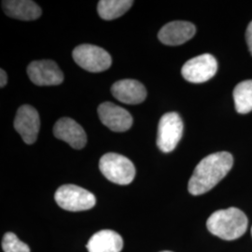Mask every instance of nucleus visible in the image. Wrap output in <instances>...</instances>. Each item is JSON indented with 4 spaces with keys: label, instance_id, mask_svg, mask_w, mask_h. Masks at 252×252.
I'll return each instance as SVG.
<instances>
[{
    "label": "nucleus",
    "instance_id": "nucleus-10",
    "mask_svg": "<svg viewBox=\"0 0 252 252\" xmlns=\"http://www.w3.org/2000/svg\"><path fill=\"white\" fill-rule=\"evenodd\" d=\"M97 111L102 124L113 132H126L133 126L132 115L111 102L102 103Z\"/></svg>",
    "mask_w": 252,
    "mask_h": 252
},
{
    "label": "nucleus",
    "instance_id": "nucleus-15",
    "mask_svg": "<svg viewBox=\"0 0 252 252\" xmlns=\"http://www.w3.org/2000/svg\"><path fill=\"white\" fill-rule=\"evenodd\" d=\"M2 8L9 17L22 21H34L42 14L36 3L29 0H6L2 2Z\"/></svg>",
    "mask_w": 252,
    "mask_h": 252
},
{
    "label": "nucleus",
    "instance_id": "nucleus-8",
    "mask_svg": "<svg viewBox=\"0 0 252 252\" xmlns=\"http://www.w3.org/2000/svg\"><path fill=\"white\" fill-rule=\"evenodd\" d=\"M27 75L30 81L37 86H55L63 81L62 70L52 60H40L29 63Z\"/></svg>",
    "mask_w": 252,
    "mask_h": 252
},
{
    "label": "nucleus",
    "instance_id": "nucleus-22",
    "mask_svg": "<svg viewBox=\"0 0 252 252\" xmlns=\"http://www.w3.org/2000/svg\"></svg>",
    "mask_w": 252,
    "mask_h": 252
},
{
    "label": "nucleus",
    "instance_id": "nucleus-13",
    "mask_svg": "<svg viewBox=\"0 0 252 252\" xmlns=\"http://www.w3.org/2000/svg\"><path fill=\"white\" fill-rule=\"evenodd\" d=\"M111 94L116 99L127 105L140 104L147 97L144 85L135 80L116 81L111 87Z\"/></svg>",
    "mask_w": 252,
    "mask_h": 252
},
{
    "label": "nucleus",
    "instance_id": "nucleus-1",
    "mask_svg": "<svg viewBox=\"0 0 252 252\" xmlns=\"http://www.w3.org/2000/svg\"><path fill=\"white\" fill-rule=\"evenodd\" d=\"M234 158L227 152L209 154L199 162L190 177L188 185L192 195L204 194L213 189L230 172Z\"/></svg>",
    "mask_w": 252,
    "mask_h": 252
},
{
    "label": "nucleus",
    "instance_id": "nucleus-6",
    "mask_svg": "<svg viewBox=\"0 0 252 252\" xmlns=\"http://www.w3.org/2000/svg\"><path fill=\"white\" fill-rule=\"evenodd\" d=\"M183 135V122L176 112H168L162 116L157 134V146L162 153L173 152Z\"/></svg>",
    "mask_w": 252,
    "mask_h": 252
},
{
    "label": "nucleus",
    "instance_id": "nucleus-7",
    "mask_svg": "<svg viewBox=\"0 0 252 252\" xmlns=\"http://www.w3.org/2000/svg\"><path fill=\"white\" fill-rule=\"evenodd\" d=\"M216 58L209 54H201L191 58L183 64L181 74L186 81L191 83H203L216 75Z\"/></svg>",
    "mask_w": 252,
    "mask_h": 252
},
{
    "label": "nucleus",
    "instance_id": "nucleus-9",
    "mask_svg": "<svg viewBox=\"0 0 252 252\" xmlns=\"http://www.w3.org/2000/svg\"><path fill=\"white\" fill-rule=\"evenodd\" d=\"M13 126L25 143L34 144L40 128V119L36 108L29 105L20 107L14 119Z\"/></svg>",
    "mask_w": 252,
    "mask_h": 252
},
{
    "label": "nucleus",
    "instance_id": "nucleus-4",
    "mask_svg": "<svg viewBox=\"0 0 252 252\" xmlns=\"http://www.w3.org/2000/svg\"><path fill=\"white\" fill-rule=\"evenodd\" d=\"M54 199L57 205L67 211H83L95 206V196L77 185L66 184L56 190Z\"/></svg>",
    "mask_w": 252,
    "mask_h": 252
},
{
    "label": "nucleus",
    "instance_id": "nucleus-2",
    "mask_svg": "<svg viewBox=\"0 0 252 252\" xmlns=\"http://www.w3.org/2000/svg\"><path fill=\"white\" fill-rule=\"evenodd\" d=\"M208 231L224 240L241 237L248 228V218L236 207L218 210L212 213L207 221Z\"/></svg>",
    "mask_w": 252,
    "mask_h": 252
},
{
    "label": "nucleus",
    "instance_id": "nucleus-19",
    "mask_svg": "<svg viewBox=\"0 0 252 252\" xmlns=\"http://www.w3.org/2000/svg\"><path fill=\"white\" fill-rule=\"evenodd\" d=\"M246 39H247V43L249 46V49H250V52L252 54V21L250 23L249 27L247 28V31H246Z\"/></svg>",
    "mask_w": 252,
    "mask_h": 252
},
{
    "label": "nucleus",
    "instance_id": "nucleus-20",
    "mask_svg": "<svg viewBox=\"0 0 252 252\" xmlns=\"http://www.w3.org/2000/svg\"><path fill=\"white\" fill-rule=\"evenodd\" d=\"M0 75H1V79H0V87L3 88L4 86H6L7 82H8V76H7V73L5 70L1 69L0 70Z\"/></svg>",
    "mask_w": 252,
    "mask_h": 252
},
{
    "label": "nucleus",
    "instance_id": "nucleus-16",
    "mask_svg": "<svg viewBox=\"0 0 252 252\" xmlns=\"http://www.w3.org/2000/svg\"><path fill=\"white\" fill-rule=\"evenodd\" d=\"M134 4L131 0H101L97 5L100 17L107 21L114 20L124 15Z\"/></svg>",
    "mask_w": 252,
    "mask_h": 252
},
{
    "label": "nucleus",
    "instance_id": "nucleus-18",
    "mask_svg": "<svg viewBox=\"0 0 252 252\" xmlns=\"http://www.w3.org/2000/svg\"><path fill=\"white\" fill-rule=\"evenodd\" d=\"M2 249L4 252H30L27 244L22 242L13 233H7L4 235Z\"/></svg>",
    "mask_w": 252,
    "mask_h": 252
},
{
    "label": "nucleus",
    "instance_id": "nucleus-14",
    "mask_svg": "<svg viewBox=\"0 0 252 252\" xmlns=\"http://www.w3.org/2000/svg\"><path fill=\"white\" fill-rule=\"evenodd\" d=\"M86 248L89 252H121L124 240L114 231L102 230L91 237Z\"/></svg>",
    "mask_w": 252,
    "mask_h": 252
},
{
    "label": "nucleus",
    "instance_id": "nucleus-12",
    "mask_svg": "<svg viewBox=\"0 0 252 252\" xmlns=\"http://www.w3.org/2000/svg\"><path fill=\"white\" fill-rule=\"evenodd\" d=\"M195 32V27L191 23L175 21L162 27L159 31L158 38L165 45H181L194 36Z\"/></svg>",
    "mask_w": 252,
    "mask_h": 252
},
{
    "label": "nucleus",
    "instance_id": "nucleus-21",
    "mask_svg": "<svg viewBox=\"0 0 252 252\" xmlns=\"http://www.w3.org/2000/svg\"></svg>",
    "mask_w": 252,
    "mask_h": 252
},
{
    "label": "nucleus",
    "instance_id": "nucleus-3",
    "mask_svg": "<svg viewBox=\"0 0 252 252\" xmlns=\"http://www.w3.org/2000/svg\"><path fill=\"white\" fill-rule=\"evenodd\" d=\"M99 169L106 179L119 185H128L135 179L134 163L118 153L104 154L100 159Z\"/></svg>",
    "mask_w": 252,
    "mask_h": 252
},
{
    "label": "nucleus",
    "instance_id": "nucleus-17",
    "mask_svg": "<svg viewBox=\"0 0 252 252\" xmlns=\"http://www.w3.org/2000/svg\"><path fill=\"white\" fill-rule=\"evenodd\" d=\"M233 95L235 109L239 114H248L252 111V80L238 83Z\"/></svg>",
    "mask_w": 252,
    "mask_h": 252
},
{
    "label": "nucleus",
    "instance_id": "nucleus-11",
    "mask_svg": "<svg viewBox=\"0 0 252 252\" xmlns=\"http://www.w3.org/2000/svg\"><path fill=\"white\" fill-rule=\"evenodd\" d=\"M56 138L66 142L73 149L81 150L87 143V135L83 128L70 118H61L54 127Z\"/></svg>",
    "mask_w": 252,
    "mask_h": 252
},
{
    "label": "nucleus",
    "instance_id": "nucleus-5",
    "mask_svg": "<svg viewBox=\"0 0 252 252\" xmlns=\"http://www.w3.org/2000/svg\"><path fill=\"white\" fill-rule=\"evenodd\" d=\"M72 55L77 64L89 72H103L108 69L112 63L111 56L108 52L98 46H78L74 49Z\"/></svg>",
    "mask_w": 252,
    "mask_h": 252
}]
</instances>
